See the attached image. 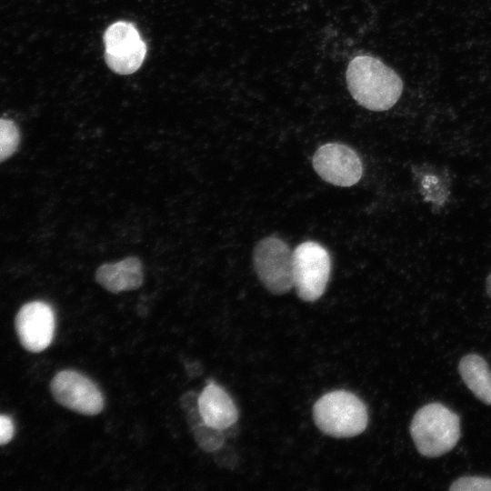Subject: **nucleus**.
Listing matches in <instances>:
<instances>
[{
    "label": "nucleus",
    "mask_w": 491,
    "mask_h": 491,
    "mask_svg": "<svg viewBox=\"0 0 491 491\" xmlns=\"http://www.w3.org/2000/svg\"><path fill=\"white\" fill-rule=\"evenodd\" d=\"M346 80L352 97L371 111L390 109L403 91L400 76L371 55L354 57L347 65Z\"/></svg>",
    "instance_id": "f257e3e1"
},
{
    "label": "nucleus",
    "mask_w": 491,
    "mask_h": 491,
    "mask_svg": "<svg viewBox=\"0 0 491 491\" xmlns=\"http://www.w3.org/2000/svg\"><path fill=\"white\" fill-rule=\"evenodd\" d=\"M410 434L417 451L426 457L449 452L460 438L459 416L440 403H430L416 411Z\"/></svg>",
    "instance_id": "f03ea898"
},
{
    "label": "nucleus",
    "mask_w": 491,
    "mask_h": 491,
    "mask_svg": "<svg viewBox=\"0 0 491 491\" xmlns=\"http://www.w3.org/2000/svg\"><path fill=\"white\" fill-rule=\"evenodd\" d=\"M313 417L324 434L339 438L361 434L368 423L364 402L356 395L344 390L322 396L313 406Z\"/></svg>",
    "instance_id": "7ed1b4c3"
},
{
    "label": "nucleus",
    "mask_w": 491,
    "mask_h": 491,
    "mask_svg": "<svg viewBox=\"0 0 491 491\" xmlns=\"http://www.w3.org/2000/svg\"><path fill=\"white\" fill-rule=\"evenodd\" d=\"M330 272V256L320 244L306 241L293 251L294 287L302 300L319 299L326 290Z\"/></svg>",
    "instance_id": "20e7f679"
},
{
    "label": "nucleus",
    "mask_w": 491,
    "mask_h": 491,
    "mask_svg": "<svg viewBox=\"0 0 491 491\" xmlns=\"http://www.w3.org/2000/svg\"><path fill=\"white\" fill-rule=\"evenodd\" d=\"M253 265L259 281L270 293L283 295L294 287L293 252L282 239H261L253 251Z\"/></svg>",
    "instance_id": "39448f33"
},
{
    "label": "nucleus",
    "mask_w": 491,
    "mask_h": 491,
    "mask_svg": "<svg viewBox=\"0 0 491 491\" xmlns=\"http://www.w3.org/2000/svg\"><path fill=\"white\" fill-rule=\"evenodd\" d=\"M105 59L108 67L119 75L135 73L142 65L146 45L135 26L126 21H117L104 34Z\"/></svg>",
    "instance_id": "423d86ee"
},
{
    "label": "nucleus",
    "mask_w": 491,
    "mask_h": 491,
    "mask_svg": "<svg viewBox=\"0 0 491 491\" xmlns=\"http://www.w3.org/2000/svg\"><path fill=\"white\" fill-rule=\"evenodd\" d=\"M50 390L58 404L81 415H98L105 406L99 387L75 370L66 369L55 374L51 380Z\"/></svg>",
    "instance_id": "0eeeda50"
},
{
    "label": "nucleus",
    "mask_w": 491,
    "mask_h": 491,
    "mask_svg": "<svg viewBox=\"0 0 491 491\" xmlns=\"http://www.w3.org/2000/svg\"><path fill=\"white\" fill-rule=\"evenodd\" d=\"M312 162L316 174L335 185L351 186L362 177L363 166L359 156L342 144L328 143L320 146Z\"/></svg>",
    "instance_id": "6e6552de"
},
{
    "label": "nucleus",
    "mask_w": 491,
    "mask_h": 491,
    "mask_svg": "<svg viewBox=\"0 0 491 491\" xmlns=\"http://www.w3.org/2000/svg\"><path fill=\"white\" fill-rule=\"evenodd\" d=\"M15 330L25 349L38 353L53 341L55 316L50 305L44 301H32L24 305L15 316Z\"/></svg>",
    "instance_id": "1a4fd4ad"
},
{
    "label": "nucleus",
    "mask_w": 491,
    "mask_h": 491,
    "mask_svg": "<svg viewBox=\"0 0 491 491\" xmlns=\"http://www.w3.org/2000/svg\"><path fill=\"white\" fill-rule=\"evenodd\" d=\"M144 276L143 263L136 256L105 263L95 274L96 283L114 294L138 289L143 285Z\"/></svg>",
    "instance_id": "9d476101"
},
{
    "label": "nucleus",
    "mask_w": 491,
    "mask_h": 491,
    "mask_svg": "<svg viewBox=\"0 0 491 491\" xmlns=\"http://www.w3.org/2000/svg\"><path fill=\"white\" fill-rule=\"evenodd\" d=\"M198 407L204 421L210 426L225 430L235 425L238 410L227 392L215 382H209L198 396Z\"/></svg>",
    "instance_id": "9b49d317"
},
{
    "label": "nucleus",
    "mask_w": 491,
    "mask_h": 491,
    "mask_svg": "<svg viewBox=\"0 0 491 491\" xmlns=\"http://www.w3.org/2000/svg\"><path fill=\"white\" fill-rule=\"evenodd\" d=\"M198 396L195 391H186L179 399L180 406L198 446L205 452L214 453L225 444L226 436L224 430L204 421L198 407Z\"/></svg>",
    "instance_id": "f8f14e48"
},
{
    "label": "nucleus",
    "mask_w": 491,
    "mask_h": 491,
    "mask_svg": "<svg viewBox=\"0 0 491 491\" xmlns=\"http://www.w3.org/2000/svg\"><path fill=\"white\" fill-rule=\"evenodd\" d=\"M459 374L469 390L482 402L491 405V371L486 361L469 354L458 364Z\"/></svg>",
    "instance_id": "ddd939ff"
},
{
    "label": "nucleus",
    "mask_w": 491,
    "mask_h": 491,
    "mask_svg": "<svg viewBox=\"0 0 491 491\" xmlns=\"http://www.w3.org/2000/svg\"><path fill=\"white\" fill-rule=\"evenodd\" d=\"M20 143V131L10 119L0 118V163L15 154Z\"/></svg>",
    "instance_id": "4468645a"
},
{
    "label": "nucleus",
    "mask_w": 491,
    "mask_h": 491,
    "mask_svg": "<svg viewBox=\"0 0 491 491\" xmlns=\"http://www.w3.org/2000/svg\"><path fill=\"white\" fill-rule=\"evenodd\" d=\"M452 491H491V478L482 476H462L452 483Z\"/></svg>",
    "instance_id": "2eb2a0df"
},
{
    "label": "nucleus",
    "mask_w": 491,
    "mask_h": 491,
    "mask_svg": "<svg viewBox=\"0 0 491 491\" xmlns=\"http://www.w3.org/2000/svg\"><path fill=\"white\" fill-rule=\"evenodd\" d=\"M214 454H215V460L219 466L226 468H233L235 466L237 462L236 454L232 448H229L228 446L225 447V444L219 449L215 451Z\"/></svg>",
    "instance_id": "dca6fc26"
},
{
    "label": "nucleus",
    "mask_w": 491,
    "mask_h": 491,
    "mask_svg": "<svg viewBox=\"0 0 491 491\" xmlns=\"http://www.w3.org/2000/svg\"><path fill=\"white\" fill-rule=\"evenodd\" d=\"M15 426L13 420L5 415H0V446L5 445L13 438Z\"/></svg>",
    "instance_id": "f3484780"
},
{
    "label": "nucleus",
    "mask_w": 491,
    "mask_h": 491,
    "mask_svg": "<svg viewBox=\"0 0 491 491\" xmlns=\"http://www.w3.org/2000/svg\"><path fill=\"white\" fill-rule=\"evenodd\" d=\"M187 374L192 376H197L202 372V367L199 363L194 362L186 366Z\"/></svg>",
    "instance_id": "a211bd4d"
},
{
    "label": "nucleus",
    "mask_w": 491,
    "mask_h": 491,
    "mask_svg": "<svg viewBox=\"0 0 491 491\" xmlns=\"http://www.w3.org/2000/svg\"><path fill=\"white\" fill-rule=\"evenodd\" d=\"M486 288L487 295L491 298V274H489V276H487L486 280Z\"/></svg>",
    "instance_id": "6ab92c4d"
}]
</instances>
